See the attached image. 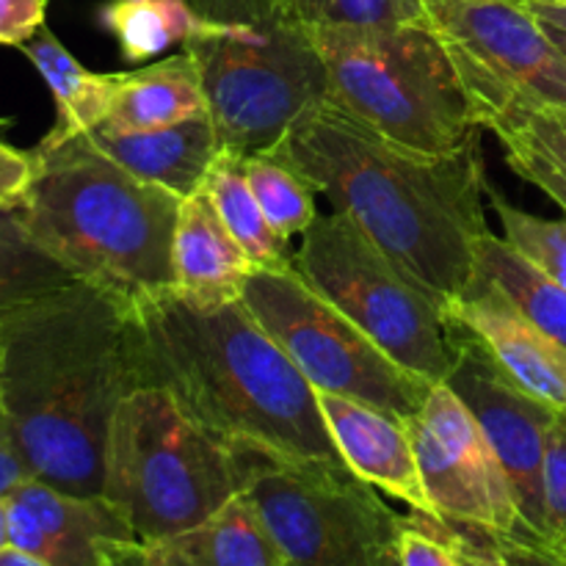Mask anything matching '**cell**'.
<instances>
[{"label":"cell","instance_id":"6da1fadb","mask_svg":"<svg viewBox=\"0 0 566 566\" xmlns=\"http://www.w3.org/2000/svg\"><path fill=\"white\" fill-rule=\"evenodd\" d=\"M130 302L72 280L0 326V407L31 479L103 497L116 407L138 390Z\"/></svg>","mask_w":566,"mask_h":566},{"label":"cell","instance_id":"7a4b0ae2","mask_svg":"<svg viewBox=\"0 0 566 566\" xmlns=\"http://www.w3.org/2000/svg\"><path fill=\"white\" fill-rule=\"evenodd\" d=\"M271 153L302 171L337 213L446 302L475 280V247L490 232L481 144L423 153L324 99Z\"/></svg>","mask_w":566,"mask_h":566},{"label":"cell","instance_id":"3957f363","mask_svg":"<svg viewBox=\"0 0 566 566\" xmlns=\"http://www.w3.org/2000/svg\"><path fill=\"white\" fill-rule=\"evenodd\" d=\"M142 387L235 446L293 459H340L321 415L318 390L243 298L197 304L180 293L130 302Z\"/></svg>","mask_w":566,"mask_h":566},{"label":"cell","instance_id":"277c9868","mask_svg":"<svg viewBox=\"0 0 566 566\" xmlns=\"http://www.w3.org/2000/svg\"><path fill=\"white\" fill-rule=\"evenodd\" d=\"M36 175L20 205L33 241L75 280L125 302L175 291L182 197L138 180L86 136L33 149Z\"/></svg>","mask_w":566,"mask_h":566},{"label":"cell","instance_id":"5b68a950","mask_svg":"<svg viewBox=\"0 0 566 566\" xmlns=\"http://www.w3.org/2000/svg\"><path fill=\"white\" fill-rule=\"evenodd\" d=\"M326 99L381 136L423 153L481 144V122L451 42L426 22L307 28Z\"/></svg>","mask_w":566,"mask_h":566},{"label":"cell","instance_id":"8992f818","mask_svg":"<svg viewBox=\"0 0 566 566\" xmlns=\"http://www.w3.org/2000/svg\"><path fill=\"white\" fill-rule=\"evenodd\" d=\"M241 492L230 442L188 418L158 387H138L116 407L105 446L103 497L138 542L193 528Z\"/></svg>","mask_w":566,"mask_h":566},{"label":"cell","instance_id":"52a82bcc","mask_svg":"<svg viewBox=\"0 0 566 566\" xmlns=\"http://www.w3.org/2000/svg\"><path fill=\"white\" fill-rule=\"evenodd\" d=\"M241 492L269 528L282 566H379L403 517L343 459H293L230 446Z\"/></svg>","mask_w":566,"mask_h":566},{"label":"cell","instance_id":"ba28073f","mask_svg":"<svg viewBox=\"0 0 566 566\" xmlns=\"http://www.w3.org/2000/svg\"><path fill=\"white\" fill-rule=\"evenodd\" d=\"M202 81L221 149L260 155L326 99V70L307 31L205 20L182 44Z\"/></svg>","mask_w":566,"mask_h":566},{"label":"cell","instance_id":"9c48e42d","mask_svg":"<svg viewBox=\"0 0 566 566\" xmlns=\"http://www.w3.org/2000/svg\"><path fill=\"white\" fill-rule=\"evenodd\" d=\"M296 271L376 346L429 385L453 368L446 298L387 258L348 216H318L304 232Z\"/></svg>","mask_w":566,"mask_h":566},{"label":"cell","instance_id":"30bf717a","mask_svg":"<svg viewBox=\"0 0 566 566\" xmlns=\"http://www.w3.org/2000/svg\"><path fill=\"white\" fill-rule=\"evenodd\" d=\"M241 298L318 392L354 398L412 420L434 387L381 352L296 269H254Z\"/></svg>","mask_w":566,"mask_h":566},{"label":"cell","instance_id":"8fae6325","mask_svg":"<svg viewBox=\"0 0 566 566\" xmlns=\"http://www.w3.org/2000/svg\"><path fill=\"white\" fill-rule=\"evenodd\" d=\"M407 426L434 520L528 539L495 448L448 381L431 387Z\"/></svg>","mask_w":566,"mask_h":566},{"label":"cell","instance_id":"7c38bea8","mask_svg":"<svg viewBox=\"0 0 566 566\" xmlns=\"http://www.w3.org/2000/svg\"><path fill=\"white\" fill-rule=\"evenodd\" d=\"M448 335H451L453 368L446 381L468 403L486 440L495 448L512 481L528 539L545 545V451L558 409L547 407L545 401L514 385L486 354L479 337L462 324L448 318Z\"/></svg>","mask_w":566,"mask_h":566},{"label":"cell","instance_id":"4fadbf2b","mask_svg":"<svg viewBox=\"0 0 566 566\" xmlns=\"http://www.w3.org/2000/svg\"><path fill=\"white\" fill-rule=\"evenodd\" d=\"M464 66L506 92L566 105V55L523 0H426Z\"/></svg>","mask_w":566,"mask_h":566},{"label":"cell","instance_id":"5bb4252c","mask_svg":"<svg viewBox=\"0 0 566 566\" xmlns=\"http://www.w3.org/2000/svg\"><path fill=\"white\" fill-rule=\"evenodd\" d=\"M9 545L50 566H108L136 539L125 514L105 497H81L28 479L6 495Z\"/></svg>","mask_w":566,"mask_h":566},{"label":"cell","instance_id":"9a60e30c","mask_svg":"<svg viewBox=\"0 0 566 566\" xmlns=\"http://www.w3.org/2000/svg\"><path fill=\"white\" fill-rule=\"evenodd\" d=\"M446 313L479 337L514 385L566 412V348L525 318L501 287L475 274L462 296L448 298Z\"/></svg>","mask_w":566,"mask_h":566},{"label":"cell","instance_id":"2e32d148","mask_svg":"<svg viewBox=\"0 0 566 566\" xmlns=\"http://www.w3.org/2000/svg\"><path fill=\"white\" fill-rule=\"evenodd\" d=\"M318 403L343 462L370 486L434 520L407 420L332 392H318Z\"/></svg>","mask_w":566,"mask_h":566},{"label":"cell","instance_id":"e0dca14e","mask_svg":"<svg viewBox=\"0 0 566 566\" xmlns=\"http://www.w3.org/2000/svg\"><path fill=\"white\" fill-rule=\"evenodd\" d=\"M108 566H282L269 528L243 492L208 520L153 542H127Z\"/></svg>","mask_w":566,"mask_h":566},{"label":"cell","instance_id":"ac0fdd59","mask_svg":"<svg viewBox=\"0 0 566 566\" xmlns=\"http://www.w3.org/2000/svg\"><path fill=\"white\" fill-rule=\"evenodd\" d=\"M86 138L105 158L119 164L138 180L169 188L177 197H191L199 191L221 153L210 116L153 130H119L103 125L86 133Z\"/></svg>","mask_w":566,"mask_h":566},{"label":"cell","instance_id":"d6986e66","mask_svg":"<svg viewBox=\"0 0 566 566\" xmlns=\"http://www.w3.org/2000/svg\"><path fill=\"white\" fill-rule=\"evenodd\" d=\"M171 260L175 293L197 304L235 302L254 271L252 260L230 235L205 188L182 197Z\"/></svg>","mask_w":566,"mask_h":566},{"label":"cell","instance_id":"ffe728a7","mask_svg":"<svg viewBox=\"0 0 566 566\" xmlns=\"http://www.w3.org/2000/svg\"><path fill=\"white\" fill-rule=\"evenodd\" d=\"M22 53L31 59L42 81L55 99V125L44 144H59L66 138L86 136L94 127L105 125L119 97L125 72H92L55 39L48 25L22 44Z\"/></svg>","mask_w":566,"mask_h":566},{"label":"cell","instance_id":"44dd1931","mask_svg":"<svg viewBox=\"0 0 566 566\" xmlns=\"http://www.w3.org/2000/svg\"><path fill=\"white\" fill-rule=\"evenodd\" d=\"M199 14L227 22L307 28L426 22V0H191Z\"/></svg>","mask_w":566,"mask_h":566},{"label":"cell","instance_id":"7402d4cb","mask_svg":"<svg viewBox=\"0 0 566 566\" xmlns=\"http://www.w3.org/2000/svg\"><path fill=\"white\" fill-rule=\"evenodd\" d=\"M197 116H208L202 81L191 55L177 53L136 72H125L119 97L105 127L153 130V127L180 125Z\"/></svg>","mask_w":566,"mask_h":566},{"label":"cell","instance_id":"603a6c76","mask_svg":"<svg viewBox=\"0 0 566 566\" xmlns=\"http://www.w3.org/2000/svg\"><path fill=\"white\" fill-rule=\"evenodd\" d=\"M457 53V50H453ZM479 108L481 130L495 133L503 147H523L566 175V105H547L495 86L475 75L457 55Z\"/></svg>","mask_w":566,"mask_h":566},{"label":"cell","instance_id":"cb8c5ba5","mask_svg":"<svg viewBox=\"0 0 566 566\" xmlns=\"http://www.w3.org/2000/svg\"><path fill=\"white\" fill-rule=\"evenodd\" d=\"M205 191L219 210L221 221L235 238L238 247L247 252L254 269L287 271L296 269V252H291V241L280 235L260 210L258 199L249 191L243 177V155L221 149L216 164L205 177Z\"/></svg>","mask_w":566,"mask_h":566},{"label":"cell","instance_id":"d4e9b609","mask_svg":"<svg viewBox=\"0 0 566 566\" xmlns=\"http://www.w3.org/2000/svg\"><path fill=\"white\" fill-rule=\"evenodd\" d=\"M475 274L501 287L525 318L566 348V287L542 274L492 230L475 247Z\"/></svg>","mask_w":566,"mask_h":566},{"label":"cell","instance_id":"484cf974","mask_svg":"<svg viewBox=\"0 0 566 566\" xmlns=\"http://www.w3.org/2000/svg\"><path fill=\"white\" fill-rule=\"evenodd\" d=\"M208 17L191 0H105L99 22L114 33L127 61H149L175 44H186Z\"/></svg>","mask_w":566,"mask_h":566},{"label":"cell","instance_id":"4316f807","mask_svg":"<svg viewBox=\"0 0 566 566\" xmlns=\"http://www.w3.org/2000/svg\"><path fill=\"white\" fill-rule=\"evenodd\" d=\"M72 280L75 276L33 241L20 208L0 210V326L22 304Z\"/></svg>","mask_w":566,"mask_h":566},{"label":"cell","instance_id":"83f0119b","mask_svg":"<svg viewBox=\"0 0 566 566\" xmlns=\"http://www.w3.org/2000/svg\"><path fill=\"white\" fill-rule=\"evenodd\" d=\"M243 177L269 224L285 241H291L293 235H304L318 221V210H315L318 188L280 155H243Z\"/></svg>","mask_w":566,"mask_h":566},{"label":"cell","instance_id":"f1b7e54d","mask_svg":"<svg viewBox=\"0 0 566 566\" xmlns=\"http://www.w3.org/2000/svg\"><path fill=\"white\" fill-rule=\"evenodd\" d=\"M486 199L503 224V241L512 243L542 274L566 287V219L551 221L517 208L486 182Z\"/></svg>","mask_w":566,"mask_h":566},{"label":"cell","instance_id":"f546056e","mask_svg":"<svg viewBox=\"0 0 566 566\" xmlns=\"http://www.w3.org/2000/svg\"><path fill=\"white\" fill-rule=\"evenodd\" d=\"M547 551L566 562V412H556L545 451Z\"/></svg>","mask_w":566,"mask_h":566},{"label":"cell","instance_id":"4dcf8cb0","mask_svg":"<svg viewBox=\"0 0 566 566\" xmlns=\"http://www.w3.org/2000/svg\"><path fill=\"white\" fill-rule=\"evenodd\" d=\"M396 553L401 566H464L457 547L442 534L440 523L423 514L403 517L396 536Z\"/></svg>","mask_w":566,"mask_h":566},{"label":"cell","instance_id":"1f68e13d","mask_svg":"<svg viewBox=\"0 0 566 566\" xmlns=\"http://www.w3.org/2000/svg\"><path fill=\"white\" fill-rule=\"evenodd\" d=\"M473 531L481 536L486 551L495 556L497 566H566L564 558H558L556 553L547 551V547L539 545V542L517 539V536H506V534H492V531H481V528H473Z\"/></svg>","mask_w":566,"mask_h":566},{"label":"cell","instance_id":"d6a6232c","mask_svg":"<svg viewBox=\"0 0 566 566\" xmlns=\"http://www.w3.org/2000/svg\"><path fill=\"white\" fill-rule=\"evenodd\" d=\"M36 175V158L31 153L0 142V210L20 208Z\"/></svg>","mask_w":566,"mask_h":566},{"label":"cell","instance_id":"836d02e7","mask_svg":"<svg viewBox=\"0 0 566 566\" xmlns=\"http://www.w3.org/2000/svg\"><path fill=\"white\" fill-rule=\"evenodd\" d=\"M48 17V0H0V44L22 48Z\"/></svg>","mask_w":566,"mask_h":566},{"label":"cell","instance_id":"e575fe53","mask_svg":"<svg viewBox=\"0 0 566 566\" xmlns=\"http://www.w3.org/2000/svg\"><path fill=\"white\" fill-rule=\"evenodd\" d=\"M503 153H506L509 166H512V169L517 171L523 180H528L531 186H536L539 191H545L547 197H551L553 202H556L558 208L566 213V175L564 171H558L556 166L547 164L545 158H539V155L528 153V149H523V147H503Z\"/></svg>","mask_w":566,"mask_h":566},{"label":"cell","instance_id":"d590c367","mask_svg":"<svg viewBox=\"0 0 566 566\" xmlns=\"http://www.w3.org/2000/svg\"><path fill=\"white\" fill-rule=\"evenodd\" d=\"M28 479H31V473H28L25 462H22L14 431H11V423L9 418H6L3 407H0V497L14 492L17 486Z\"/></svg>","mask_w":566,"mask_h":566},{"label":"cell","instance_id":"8d00e7d4","mask_svg":"<svg viewBox=\"0 0 566 566\" xmlns=\"http://www.w3.org/2000/svg\"><path fill=\"white\" fill-rule=\"evenodd\" d=\"M440 528H442V534L451 539V545L459 551L464 566H497L495 556L486 551V545L481 542V536L475 534L473 528H468V525L442 523V520H440Z\"/></svg>","mask_w":566,"mask_h":566},{"label":"cell","instance_id":"74e56055","mask_svg":"<svg viewBox=\"0 0 566 566\" xmlns=\"http://www.w3.org/2000/svg\"><path fill=\"white\" fill-rule=\"evenodd\" d=\"M523 3L539 22L566 31V3H545V0H523Z\"/></svg>","mask_w":566,"mask_h":566},{"label":"cell","instance_id":"f35d334b","mask_svg":"<svg viewBox=\"0 0 566 566\" xmlns=\"http://www.w3.org/2000/svg\"><path fill=\"white\" fill-rule=\"evenodd\" d=\"M0 566H50V564H44L42 558L31 556V553L25 551H17V547L9 545L0 551Z\"/></svg>","mask_w":566,"mask_h":566},{"label":"cell","instance_id":"ab89813d","mask_svg":"<svg viewBox=\"0 0 566 566\" xmlns=\"http://www.w3.org/2000/svg\"><path fill=\"white\" fill-rule=\"evenodd\" d=\"M9 547V512H6V497H0V551Z\"/></svg>","mask_w":566,"mask_h":566},{"label":"cell","instance_id":"60d3db41","mask_svg":"<svg viewBox=\"0 0 566 566\" xmlns=\"http://www.w3.org/2000/svg\"><path fill=\"white\" fill-rule=\"evenodd\" d=\"M542 25H545V22H542ZM545 28H547V33H551L553 42L558 44V50L566 55V31H562V28H553V25H545Z\"/></svg>","mask_w":566,"mask_h":566},{"label":"cell","instance_id":"b9f144b4","mask_svg":"<svg viewBox=\"0 0 566 566\" xmlns=\"http://www.w3.org/2000/svg\"><path fill=\"white\" fill-rule=\"evenodd\" d=\"M379 566H401V562H398V553H396V547H390V551H387L385 556H381Z\"/></svg>","mask_w":566,"mask_h":566},{"label":"cell","instance_id":"7bdbcfd3","mask_svg":"<svg viewBox=\"0 0 566 566\" xmlns=\"http://www.w3.org/2000/svg\"><path fill=\"white\" fill-rule=\"evenodd\" d=\"M545 3H566V0H545Z\"/></svg>","mask_w":566,"mask_h":566}]
</instances>
